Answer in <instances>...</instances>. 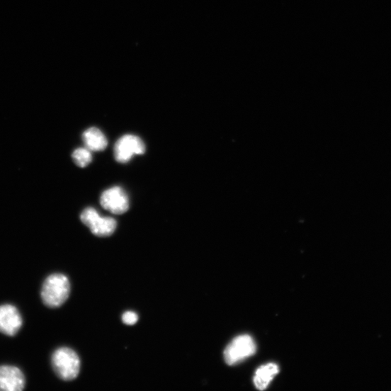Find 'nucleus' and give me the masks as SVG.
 I'll return each mask as SVG.
<instances>
[{"label": "nucleus", "mask_w": 391, "mask_h": 391, "mask_svg": "<svg viewBox=\"0 0 391 391\" xmlns=\"http://www.w3.org/2000/svg\"><path fill=\"white\" fill-rule=\"evenodd\" d=\"M71 283L67 276L55 273L48 276L42 288L41 298L50 308L61 307L69 298Z\"/></svg>", "instance_id": "nucleus-1"}, {"label": "nucleus", "mask_w": 391, "mask_h": 391, "mask_svg": "<svg viewBox=\"0 0 391 391\" xmlns=\"http://www.w3.org/2000/svg\"><path fill=\"white\" fill-rule=\"evenodd\" d=\"M145 151V144L139 137L128 135L120 138L115 143L114 155L117 162L127 163L135 155L143 154Z\"/></svg>", "instance_id": "nucleus-5"}, {"label": "nucleus", "mask_w": 391, "mask_h": 391, "mask_svg": "<svg viewBox=\"0 0 391 391\" xmlns=\"http://www.w3.org/2000/svg\"><path fill=\"white\" fill-rule=\"evenodd\" d=\"M101 204L105 210L115 215H122L129 209L128 195L119 186L105 191L101 195Z\"/></svg>", "instance_id": "nucleus-6"}, {"label": "nucleus", "mask_w": 391, "mask_h": 391, "mask_svg": "<svg viewBox=\"0 0 391 391\" xmlns=\"http://www.w3.org/2000/svg\"><path fill=\"white\" fill-rule=\"evenodd\" d=\"M278 373L279 368L274 363L260 367L256 371L254 378L255 387L259 390H266Z\"/></svg>", "instance_id": "nucleus-10"}, {"label": "nucleus", "mask_w": 391, "mask_h": 391, "mask_svg": "<svg viewBox=\"0 0 391 391\" xmlns=\"http://www.w3.org/2000/svg\"><path fill=\"white\" fill-rule=\"evenodd\" d=\"M81 220L89 228L94 235L99 237L111 236L117 227V222L114 218L102 217L92 208H86L83 211Z\"/></svg>", "instance_id": "nucleus-4"}, {"label": "nucleus", "mask_w": 391, "mask_h": 391, "mask_svg": "<svg viewBox=\"0 0 391 391\" xmlns=\"http://www.w3.org/2000/svg\"><path fill=\"white\" fill-rule=\"evenodd\" d=\"M76 164L80 168L88 166L92 161L91 151L87 148L76 149L72 154Z\"/></svg>", "instance_id": "nucleus-11"}, {"label": "nucleus", "mask_w": 391, "mask_h": 391, "mask_svg": "<svg viewBox=\"0 0 391 391\" xmlns=\"http://www.w3.org/2000/svg\"><path fill=\"white\" fill-rule=\"evenodd\" d=\"M256 351V344L250 336H239L226 347L224 351L225 361L228 366H235L253 356Z\"/></svg>", "instance_id": "nucleus-3"}, {"label": "nucleus", "mask_w": 391, "mask_h": 391, "mask_svg": "<svg viewBox=\"0 0 391 391\" xmlns=\"http://www.w3.org/2000/svg\"><path fill=\"white\" fill-rule=\"evenodd\" d=\"M26 385L23 372L11 366H0V391H21Z\"/></svg>", "instance_id": "nucleus-8"}, {"label": "nucleus", "mask_w": 391, "mask_h": 391, "mask_svg": "<svg viewBox=\"0 0 391 391\" xmlns=\"http://www.w3.org/2000/svg\"><path fill=\"white\" fill-rule=\"evenodd\" d=\"M122 320L127 325H134L139 320V316L134 312H126L123 314Z\"/></svg>", "instance_id": "nucleus-12"}, {"label": "nucleus", "mask_w": 391, "mask_h": 391, "mask_svg": "<svg viewBox=\"0 0 391 391\" xmlns=\"http://www.w3.org/2000/svg\"><path fill=\"white\" fill-rule=\"evenodd\" d=\"M51 362L53 370L62 380L71 381L79 375L81 361L72 348L62 347L57 349L52 356Z\"/></svg>", "instance_id": "nucleus-2"}, {"label": "nucleus", "mask_w": 391, "mask_h": 391, "mask_svg": "<svg viewBox=\"0 0 391 391\" xmlns=\"http://www.w3.org/2000/svg\"><path fill=\"white\" fill-rule=\"evenodd\" d=\"M23 318L18 310L12 305L0 306V333L16 336L22 328Z\"/></svg>", "instance_id": "nucleus-7"}, {"label": "nucleus", "mask_w": 391, "mask_h": 391, "mask_svg": "<svg viewBox=\"0 0 391 391\" xmlns=\"http://www.w3.org/2000/svg\"><path fill=\"white\" fill-rule=\"evenodd\" d=\"M82 140L86 148L92 152L104 151L108 144L106 135L99 128L94 127L85 130Z\"/></svg>", "instance_id": "nucleus-9"}]
</instances>
